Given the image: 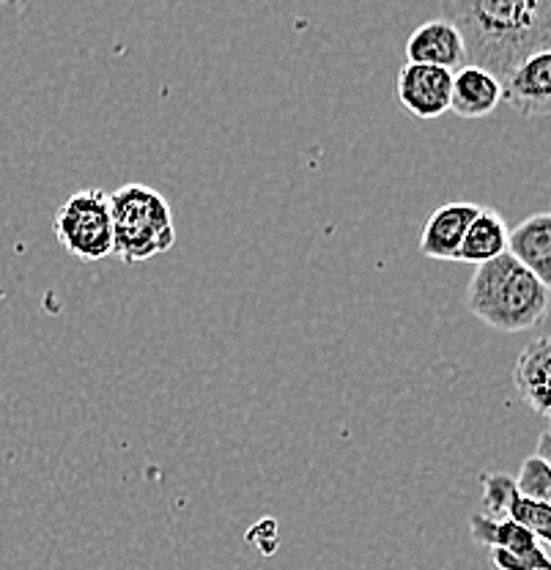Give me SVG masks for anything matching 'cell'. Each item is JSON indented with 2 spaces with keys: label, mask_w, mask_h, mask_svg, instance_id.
<instances>
[{
  "label": "cell",
  "mask_w": 551,
  "mask_h": 570,
  "mask_svg": "<svg viewBox=\"0 0 551 570\" xmlns=\"http://www.w3.org/2000/svg\"><path fill=\"white\" fill-rule=\"evenodd\" d=\"M549 373H551V341L549 335H538L535 341L527 343L521 348L519 360L513 367V384L519 390L521 401L532 409V412L547 417L551 406V390H549Z\"/></svg>",
  "instance_id": "10"
},
{
  "label": "cell",
  "mask_w": 551,
  "mask_h": 570,
  "mask_svg": "<svg viewBox=\"0 0 551 570\" xmlns=\"http://www.w3.org/2000/svg\"><path fill=\"white\" fill-rule=\"evenodd\" d=\"M502 86V102H508L521 116L543 118L551 112V50L535 52L521 61Z\"/></svg>",
  "instance_id": "6"
},
{
  "label": "cell",
  "mask_w": 551,
  "mask_h": 570,
  "mask_svg": "<svg viewBox=\"0 0 551 570\" xmlns=\"http://www.w3.org/2000/svg\"><path fill=\"white\" fill-rule=\"evenodd\" d=\"M58 245L86 264H97L112 255V219L108 193L99 187L80 189L58 206L52 217Z\"/></svg>",
  "instance_id": "4"
},
{
  "label": "cell",
  "mask_w": 551,
  "mask_h": 570,
  "mask_svg": "<svg viewBox=\"0 0 551 570\" xmlns=\"http://www.w3.org/2000/svg\"><path fill=\"white\" fill-rule=\"evenodd\" d=\"M480 206L472 200H450L425 219L420 230V253L434 261H455L466 228L478 217Z\"/></svg>",
  "instance_id": "8"
},
{
  "label": "cell",
  "mask_w": 551,
  "mask_h": 570,
  "mask_svg": "<svg viewBox=\"0 0 551 570\" xmlns=\"http://www.w3.org/2000/svg\"><path fill=\"white\" fill-rule=\"evenodd\" d=\"M466 307L478 321L496 332L535 330L549 311V285L511 258L480 264L466 285Z\"/></svg>",
  "instance_id": "2"
},
{
  "label": "cell",
  "mask_w": 551,
  "mask_h": 570,
  "mask_svg": "<svg viewBox=\"0 0 551 570\" xmlns=\"http://www.w3.org/2000/svg\"><path fill=\"white\" fill-rule=\"evenodd\" d=\"M502 105V86L489 71L461 67L453 71L450 86V112L459 118H485Z\"/></svg>",
  "instance_id": "12"
},
{
  "label": "cell",
  "mask_w": 551,
  "mask_h": 570,
  "mask_svg": "<svg viewBox=\"0 0 551 570\" xmlns=\"http://www.w3.org/2000/svg\"><path fill=\"white\" fill-rule=\"evenodd\" d=\"M508 519H511L513 524L524 527L527 532L535 534L541 543H549V538H551V504L549 502H535V499L515 494L511 502V510H508Z\"/></svg>",
  "instance_id": "14"
},
{
  "label": "cell",
  "mask_w": 551,
  "mask_h": 570,
  "mask_svg": "<svg viewBox=\"0 0 551 570\" xmlns=\"http://www.w3.org/2000/svg\"><path fill=\"white\" fill-rule=\"evenodd\" d=\"M508 255L541 283L551 281V214L538 212L521 219L508 234Z\"/></svg>",
  "instance_id": "11"
},
{
  "label": "cell",
  "mask_w": 551,
  "mask_h": 570,
  "mask_svg": "<svg viewBox=\"0 0 551 570\" xmlns=\"http://www.w3.org/2000/svg\"><path fill=\"white\" fill-rule=\"evenodd\" d=\"M406 63H420V67H436L444 71H459L466 67V50L453 22L444 17L423 22L406 41Z\"/></svg>",
  "instance_id": "7"
},
{
  "label": "cell",
  "mask_w": 551,
  "mask_h": 570,
  "mask_svg": "<svg viewBox=\"0 0 551 570\" xmlns=\"http://www.w3.org/2000/svg\"><path fill=\"white\" fill-rule=\"evenodd\" d=\"M450 86H453L450 71L406 63L395 77V99L412 118L431 121L450 112Z\"/></svg>",
  "instance_id": "5"
},
{
  "label": "cell",
  "mask_w": 551,
  "mask_h": 570,
  "mask_svg": "<svg viewBox=\"0 0 551 570\" xmlns=\"http://www.w3.org/2000/svg\"><path fill=\"white\" fill-rule=\"evenodd\" d=\"M513 483L521 497L551 504V463L549 461L538 459V455L524 459L519 474L513 478Z\"/></svg>",
  "instance_id": "16"
},
{
  "label": "cell",
  "mask_w": 551,
  "mask_h": 570,
  "mask_svg": "<svg viewBox=\"0 0 551 570\" xmlns=\"http://www.w3.org/2000/svg\"><path fill=\"white\" fill-rule=\"evenodd\" d=\"M538 459H543V461H549L551 463V453H549V431H543L541 433V442H538Z\"/></svg>",
  "instance_id": "17"
},
{
  "label": "cell",
  "mask_w": 551,
  "mask_h": 570,
  "mask_svg": "<svg viewBox=\"0 0 551 570\" xmlns=\"http://www.w3.org/2000/svg\"><path fill=\"white\" fill-rule=\"evenodd\" d=\"M480 489H483V504H485V519L502 521L508 519V510H511L515 491V483L511 474L505 472H489L480 478Z\"/></svg>",
  "instance_id": "15"
},
{
  "label": "cell",
  "mask_w": 551,
  "mask_h": 570,
  "mask_svg": "<svg viewBox=\"0 0 551 570\" xmlns=\"http://www.w3.org/2000/svg\"><path fill=\"white\" fill-rule=\"evenodd\" d=\"M508 234H511V228H508V223L502 219V214L480 206L478 217L472 219L470 228H466L464 242H461L455 261L480 266L500 258V255L508 253Z\"/></svg>",
  "instance_id": "13"
},
{
  "label": "cell",
  "mask_w": 551,
  "mask_h": 570,
  "mask_svg": "<svg viewBox=\"0 0 551 570\" xmlns=\"http://www.w3.org/2000/svg\"><path fill=\"white\" fill-rule=\"evenodd\" d=\"M466 50V67L505 80L521 61L551 47V0H444Z\"/></svg>",
  "instance_id": "1"
},
{
  "label": "cell",
  "mask_w": 551,
  "mask_h": 570,
  "mask_svg": "<svg viewBox=\"0 0 551 570\" xmlns=\"http://www.w3.org/2000/svg\"><path fill=\"white\" fill-rule=\"evenodd\" d=\"M112 219V255L124 264H144L176 245L174 209L148 184H124L108 195Z\"/></svg>",
  "instance_id": "3"
},
{
  "label": "cell",
  "mask_w": 551,
  "mask_h": 570,
  "mask_svg": "<svg viewBox=\"0 0 551 570\" xmlns=\"http://www.w3.org/2000/svg\"><path fill=\"white\" fill-rule=\"evenodd\" d=\"M470 534L478 546H483V549L489 551L502 549L508 551V554L524 557V560L538 562V566L543 568H551L549 551H547L549 543H541L535 534L527 532L524 527L513 524L511 519L494 521V519H485L483 513H475L470 519Z\"/></svg>",
  "instance_id": "9"
}]
</instances>
